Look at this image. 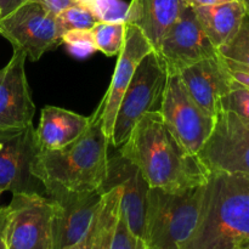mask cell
I'll return each instance as SVG.
<instances>
[{
  "mask_svg": "<svg viewBox=\"0 0 249 249\" xmlns=\"http://www.w3.org/2000/svg\"><path fill=\"white\" fill-rule=\"evenodd\" d=\"M119 153L135 164L150 187L178 192L206 185L211 172L167 128L160 112L148 113L131 130Z\"/></svg>",
  "mask_w": 249,
  "mask_h": 249,
  "instance_id": "1",
  "label": "cell"
},
{
  "mask_svg": "<svg viewBox=\"0 0 249 249\" xmlns=\"http://www.w3.org/2000/svg\"><path fill=\"white\" fill-rule=\"evenodd\" d=\"M104 102L90 116L79 138L58 150L39 151L32 165L33 175L46 195L88 194L101 189L107 177L109 139L102 126Z\"/></svg>",
  "mask_w": 249,
  "mask_h": 249,
  "instance_id": "2",
  "label": "cell"
},
{
  "mask_svg": "<svg viewBox=\"0 0 249 249\" xmlns=\"http://www.w3.org/2000/svg\"><path fill=\"white\" fill-rule=\"evenodd\" d=\"M249 240V175L211 172L201 214L182 249H236Z\"/></svg>",
  "mask_w": 249,
  "mask_h": 249,
  "instance_id": "3",
  "label": "cell"
},
{
  "mask_svg": "<svg viewBox=\"0 0 249 249\" xmlns=\"http://www.w3.org/2000/svg\"><path fill=\"white\" fill-rule=\"evenodd\" d=\"M204 185L170 192L150 187L145 220L148 249H182L198 224Z\"/></svg>",
  "mask_w": 249,
  "mask_h": 249,
  "instance_id": "4",
  "label": "cell"
},
{
  "mask_svg": "<svg viewBox=\"0 0 249 249\" xmlns=\"http://www.w3.org/2000/svg\"><path fill=\"white\" fill-rule=\"evenodd\" d=\"M167 66L157 51L148 53L136 67L119 102L109 143L121 148L142 117L160 111L168 82Z\"/></svg>",
  "mask_w": 249,
  "mask_h": 249,
  "instance_id": "5",
  "label": "cell"
},
{
  "mask_svg": "<svg viewBox=\"0 0 249 249\" xmlns=\"http://www.w3.org/2000/svg\"><path fill=\"white\" fill-rule=\"evenodd\" d=\"M53 199L38 192L12 194L0 208V233L7 249H53Z\"/></svg>",
  "mask_w": 249,
  "mask_h": 249,
  "instance_id": "6",
  "label": "cell"
},
{
  "mask_svg": "<svg viewBox=\"0 0 249 249\" xmlns=\"http://www.w3.org/2000/svg\"><path fill=\"white\" fill-rule=\"evenodd\" d=\"M0 36L11 43L14 50H21L27 60L36 62L46 51L62 44L63 33L55 15L28 0L0 17Z\"/></svg>",
  "mask_w": 249,
  "mask_h": 249,
  "instance_id": "7",
  "label": "cell"
},
{
  "mask_svg": "<svg viewBox=\"0 0 249 249\" xmlns=\"http://www.w3.org/2000/svg\"><path fill=\"white\" fill-rule=\"evenodd\" d=\"M160 113L177 140L194 155H198L215 125V117L194 101L178 73L168 74Z\"/></svg>",
  "mask_w": 249,
  "mask_h": 249,
  "instance_id": "8",
  "label": "cell"
},
{
  "mask_svg": "<svg viewBox=\"0 0 249 249\" xmlns=\"http://www.w3.org/2000/svg\"><path fill=\"white\" fill-rule=\"evenodd\" d=\"M197 156L209 172L249 175V122L220 109L211 136Z\"/></svg>",
  "mask_w": 249,
  "mask_h": 249,
  "instance_id": "9",
  "label": "cell"
},
{
  "mask_svg": "<svg viewBox=\"0 0 249 249\" xmlns=\"http://www.w3.org/2000/svg\"><path fill=\"white\" fill-rule=\"evenodd\" d=\"M39 151L33 124L0 128V194L36 192V185L43 186L32 172Z\"/></svg>",
  "mask_w": 249,
  "mask_h": 249,
  "instance_id": "10",
  "label": "cell"
},
{
  "mask_svg": "<svg viewBox=\"0 0 249 249\" xmlns=\"http://www.w3.org/2000/svg\"><path fill=\"white\" fill-rule=\"evenodd\" d=\"M157 53L168 72L179 73L198 61L218 56L219 51L204 33L194 7L187 6L167 32Z\"/></svg>",
  "mask_w": 249,
  "mask_h": 249,
  "instance_id": "11",
  "label": "cell"
},
{
  "mask_svg": "<svg viewBox=\"0 0 249 249\" xmlns=\"http://www.w3.org/2000/svg\"><path fill=\"white\" fill-rule=\"evenodd\" d=\"M114 186L122 187L119 214L131 232L145 241L146 206L150 185L141 170L121 153L108 158L107 177L100 191L105 194Z\"/></svg>",
  "mask_w": 249,
  "mask_h": 249,
  "instance_id": "12",
  "label": "cell"
},
{
  "mask_svg": "<svg viewBox=\"0 0 249 249\" xmlns=\"http://www.w3.org/2000/svg\"><path fill=\"white\" fill-rule=\"evenodd\" d=\"M100 190L88 194L55 192L49 195L55 204L53 249H63L82 242L87 236L102 199Z\"/></svg>",
  "mask_w": 249,
  "mask_h": 249,
  "instance_id": "13",
  "label": "cell"
},
{
  "mask_svg": "<svg viewBox=\"0 0 249 249\" xmlns=\"http://www.w3.org/2000/svg\"><path fill=\"white\" fill-rule=\"evenodd\" d=\"M26 55L14 50L11 60L0 70V128L33 124L36 105L26 75Z\"/></svg>",
  "mask_w": 249,
  "mask_h": 249,
  "instance_id": "14",
  "label": "cell"
},
{
  "mask_svg": "<svg viewBox=\"0 0 249 249\" xmlns=\"http://www.w3.org/2000/svg\"><path fill=\"white\" fill-rule=\"evenodd\" d=\"M178 74L194 101L212 117L220 112V100L235 84L220 55L198 61Z\"/></svg>",
  "mask_w": 249,
  "mask_h": 249,
  "instance_id": "15",
  "label": "cell"
},
{
  "mask_svg": "<svg viewBox=\"0 0 249 249\" xmlns=\"http://www.w3.org/2000/svg\"><path fill=\"white\" fill-rule=\"evenodd\" d=\"M152 50V45L146 39L142 32L133 24L125 23V41L118 55V61L114 68L111 84L102 99L104 102L102 126L109 140L113 130L117 109L124 91L128 88L140 61Z\"/></svg>",
  "mask_w": 249,
  "mask_h": 249,
  "instance_id": "16",
  "label": "cell"
},
{
  "mask_svg": "<svg viewBox=\"0 0 249 249\" xmlns=\"http://www.w3.org/2000/svg\"><path fill=\"white\" fill-rule=\"evenodd\" d=\"M187 6L186 0H131L125 23L138 27L157 51L167 32Z\"/></svg>",
  "mask_w": 249,
  "mask_h": 249,
  "instance_id": "17",
  "label": "cell"
},
{
  "mask_svg": "<svg viewBox=\"0 0 249 249\" xmlns=\"http://www.w3.org/2000/svg\"><path fill=\"white\" fill-rule=\"evenodd\" d=\"M90 122V117L80 116L68 109L45 106L41 109L36 140L40 151L58 150L82 135Z\"/></svg>",
  "mask_w": 249,
  "mask_h": 249,
  "instance_id": "18",
  "label": "cell"
},
{
  "mask_svg": "<svg viewBox=\"0 0 249 249\" xmlns=\"http://www.w3.org/2000/svg\"><path fill=\"white\" fill-rule=\"evenodd\" d=\"M194 11L204 33L216 49L228 44L237 34L246 16L240 0L213 6L194 7Z\"/></svg>",
  "mask_w": 249,
  "mask_h": 249,
  "instance_id": "19",
  "label": "cell"
},
{
  "mask_svg": "<svg viewBox=\"0 0 249 249\" xmlns=\"http://www.w3.org/2000/svg\"><path fill=\"white\" fill-rule=\"evenodd\" d=\"M122 187L114 186L102 195L101 204L83 240L84 249H109L121 207Z\"/></svg>",
  "mask_w": 249,
  "mask_h": 249,
  "instance_id": "20",
  "label": "cell"
},
{
  "mask_svg": "<svg viewBox=\"0 0 249 249\" xmlns=\"http://www.w3.org/2000/svg\"><path fill=\"white\" fill-rule=\"evenodd\" d=\"M218 51L229 70L249 73V16L246 15L237 34Z\"/></svg>",
  "mask_w": 249,
  "mask_h": 249,
  "instance_id": "21",
  "label": "cell"
},
{
  "mask_svg": "<svg viewBox=\"0 0 249 249\" xmlns=\"http://www.w3.org/2000/svg\"><path fill=\"white\" fill-rule=\"evenodd\" d=\"M96 49L106 56L119 55L125 41L124 22H99L91 28Z\"/></svg>",
  "mask_w": 249,
  "mask_h": 249,
  "instance_id": "22",
  "label": "cell"
},
{
  "mask_svg": "<svg viewBox=\"0 0 249 249\" xmlns=\"http://www.w3.org/2000/svg\"><path fill=\"white\" fill-rule=\"evenodd\" d=\"M57 23L61 31L65 34L68 31H89L96 23H99V18L83 5H74L56 16Z\"/></svg>",
  "mask_w": 249,
  "mask_h": 249,
  "instance_id": "23",
  "label": "cell"
},
{
  "mask_svg": "<svg viewBox=\"0 0 249 249\" xmlns=\"http://www.w3.org/2000/svg\"><path fill=\"white\" fill-rule=\"evenodd\" d=\"M78 4L89 9L100 22H124L129 4L123 0H77Z\"/></svg>",
  "mask_w": 249,
  "mask_h": 249,
  "instance_id": "24",
  "label": "cell"
},
{
  "mask_svg": "<svg viewBox=\"0 0 249 249\" xmlns=\"http://www.w3.org/2000/svg\"><path fill=\"white\" fill-rule=\"evenodd\" d=\"M220 109L232 112L243 121L249 122V89L235 82L232 89L220 100Z\"/></svg>",
  "mask_w": 249,
  "mask_h": 249,
  "instance_id": "25",
  "label": "cell"
},
{
  "mask_svg": "<svg viewBox=\"0 0 249 249\" xmlns=\"http://www.w3.org/2000/svg\"><path fill=\"white\" fill-rule=\"evenodd\" d=\"M62 43L66 44L70 53L77 57H87L97 50L91 29L66 32L62 36Z\"/></svg>",
  "mask_w": 249,
  "mask_h": 249,
  "instance_id": "26",
  "label": "cell"
},
{
  "mask_svg": "<svg viewBox=\"0 0 249 249\" xmlns=\"http://www.w3.org/2000/svg\"><path fill=\"white\" fill-rule=\"evenodd\" d=\"M109 249H148V247L142 238L131 232L123 216L119 214Z\"/></svg>",
  "mask_w": 249,
  "mask_h": 249,
  "instance_id": "27",
  "label": "cell"
},
{
  "mask_svg": "<svg viewBox=\"0 0 249 249\" xmlns=\"http://www.w3.org/2000/svg\"><path fill=\"white\" fill-rule=\"evenodd\" d=\"M32 1H36L38 4H40L44 9L48 10L50 14L55 15V16H57L58 14L65 11L68 7L79 5L77 0H32Z\"/></svg>",
  "mask_w": 249,
  "mask_h": 249,
  "instance_id": "28",
  "label": "cell"
},
{
  "mask_svg": "<svg viewBox=\"0 0 249 249\" xmlns=\"http://www.w3.org/2000/svg\"><path fill=\"white\" fill-rule=\"evenodd\" d=\"M28 0H0V17L6 16Z\"/></svg>",
  "mask_w": 249,
  "mask_h": 249,
  "instance_id": "29",
  "label": "cell"
},
{
  "mask_svg": "<svg viewBox=\"0 0 249 249\" xmlns=\"http://www.w3.org/2000/svg\"><path fill=\"white\" fill-rule=\"evenodd\" d=\"M235 1V0H186L187 5L191 7L198 6H213V5L225 4V2Z\"/></svg>",
  "mask_w": 249,
  "mask_h": 249,
  "instance_id": "30",
  "label": "cell"
},
{
  "mask_svg": "<svg viewBox=\"0 0 249 249\" xmlns=\"http://www.w3.org/2000/svg\"><path fill=\"white\" fill-rule=\"evenodd\" d=\"M231 73V77L235 80L237 84H240L241 87L246 88V89H249V73L241 72V71H232L229 70Z\"/></svg>",
  "mask_w": 249,
  "mask_h": 249,
  "instance_id": "31",
  "label": "cell"
},
{
  "mask_svg": "<svg viewBox=\"0 0 249 249\" xmlns=\"http://www.w3.org/2000/svg\"><path fill=\"white\" fill-rule=\"evenodd\" d=\"M247 16H249V0H240Z\"/></svg>",
  "mask_w": 249,
  "mask_h": 249,
  "instance_id": "32",
  "label": "cell"
},
{
  "mask_svg": "<svg viewBox=\"0 0 249 249\" xmlns=\"http://www.w3.org/2000/svg\"><path fill=\"white\" fill-rule=\"evenodd\" d=\"M63 249H84V243H83V241H82V242L77 243V245L70 246V247H67V248H63Z\"/></svg>",
  "mask_w": 249,
  "mask_h": 249,
  "instance_id": "33",
  "label": "cell"
},
{
  "mask_svg": "<svg viewBox=\"0 0 249 249\" xmlns=\"http://www.w3.org/2000/svg\"><path fill=\"white\" fill-rule=\"evenodd\" d=\"M236 249H249V240L245 241L243 243H241V245L238 246V247Z\"/></svg>",
  "mask_w": 249,
  "mask_h": 249,
  "instance_id": "34",
  "label": "cell"
},
{
  "mask_svg": "<svg viewBox=\"0 0 249 249\" xmlns=\"http://www.w3.org/2000/svg\"><path fill=\"white\" fill-rule=\"evenodd\" d=\"M0 249H7L6 245H5V242H4V238H2V236H1V233H0Z\"/></svg>",
  "mask_w": 249,
  "mask_h": 249,
  "instance_id": "35",
  "label": "cell"
}]
</instances>
